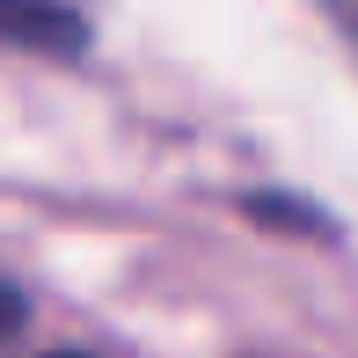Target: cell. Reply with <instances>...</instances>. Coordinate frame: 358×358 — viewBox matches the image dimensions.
I'll return each instance as SVG.
<instances>
[{"label": "cell", "mask_w": 358, "mask_h": 358, "mask_svg": "<svg viewBox=\"0 0 358 358\" xmlns=\"http://www.w3.org/2000/svg\"><path fill=\"white\" fill-rule=\"evenodd\" d=\"M0 44L44 52V59H80L88 52V15L66 8V0H0Z\"/></svg>", "instance_id": "obj_1"}, {"label": "cell", "mask_w": 358, "mask_h": 358, "mask_svg": "<svg viewBox=\"0 0 358 358\" xmlns=\"http://www.w3.org/2000/svg\"><path fill=\"white\" fill-rule=\"evenodd\" d=\"M249 220H285V234H329V220L300 198H249Z\"/></svg>", "instance_id": "obj_2"}, {"label": "cell", "mask_w": 358, "mask_h": 358, "mask_svg": "<svg viewBox=\"0 0 358 358\" xmlns=\"http://www.w3.org/2000/svg\"><path fill=\"white\" fill-rule=\"evenodd\" d=\"M22 322H29V300H22V292H15L8 278H0V344H8V336L22 329Z\"/></svg>", "instance_id": "obj_3"}, {"label": "cell", "mask_w": 358, "mask_h": 358, "mask_svg": "<svg viewBox=\"0 0 358 358\" xmlns=\"http://www.w3.org/2000/svg\"><path fill=\"white\" fill-rule=\"evenodd\" d=\"M315 8L329 15L336 29H344V44H351V52H358V0H315Z\"/></svg>", "instance_id": "obj_4"}, {"label": "cell", "mask_w": 358, "mask_h": 358, "mask_svg": "<svg viewBox=\"0 0 358 358\" xmlns=\"http://www.w3.org/2000/svg\"><path fill=\"white\" fill-rule=\"evenodd\" d=\"M44 358H88V351H44Z\"/></svg>", "instance_id": "obj_5"}]
</instances>
